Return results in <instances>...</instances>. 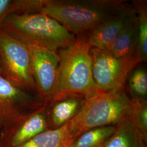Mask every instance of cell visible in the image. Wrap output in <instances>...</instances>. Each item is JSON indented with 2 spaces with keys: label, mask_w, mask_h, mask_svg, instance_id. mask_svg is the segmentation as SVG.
Wrapping results in <instances>:
<instances>
[{
  "label": "cell",
  "mask_w": 147,
  "mask_h": 147,
  "mask_svg": "<svg viewBox=\"0 0 147 147\" xmlns=\"http://www.w3.org/2000/svg\"><path fill=\"white\" fill-rule=\"evenodd\" d=\"M134 12L132 4L123 0H45L40 11L75 35L89 31L112 18Z\"/></svg>",
  "instance_id": "cell-1"
},
{
  "label": "cell",
  "mask_w": 147,
  "mask_h": 147,
  "mask_svg": "<svg viewBox=\"0 0 147 147\" xmlns=\"http://www.w3.org/2000/svg\"><path fill=\"white\" fill-rule=\"evenodd\" d=\"M87 33L76 35L72 44L58 51L60 60L48 104L65 95H82L87 98L95 92L90 52L92 47Z\"/></svg>",
  "instance_id": "cell-2"
},
{
  "label": "cell",
  "mask_w": 147,
  "mask_h": 147,
  "mask_svg": "<svg viewBox=\"0 0 147 147\" xmlns=\"http://www.w3.org/2000/svg\"><path fill=\"white\" fill-rule=\"evenodd\" d=\"M0 30L26 45L43 47L58 53L74 42L76 35L53 18L42 13L11 14Z\"/></svg>",
  "instance_id": "cell-3"
},
{
  "label": "cell",
  "mask_w": 147,
  "mask_h": 147,
  "mask_svg": "<svg viewBox=\"0 0 147 147\" xmlns=\"http://www.w3.org/2000/svg\"><path fill=\"white\" fill-rule=\"evenodd\" d=\"M132 101L124 87L110 92H95L86 98L81 110L69 121L75 140L87 130L116 125L127 118Z\"/></svg>",
  "instance_id": "cell-4"
},
{
  "label": "cell",
  "mask_w": 147,
  "mask_h": 147,
  "mask_svg": "<svg viewBox=\"0 0 147 147\" xmlns=\"http://www.w3.org/2000/svg\"><path fill=\"white\" fill-rule=\"evenodd\" d=\"M90 52L95 92H107L124 87L129 74L139 64L136 56L118 58L94 47Z\"/></svg>",
  "instance_id": "cell-5"
},
{
  "label": "cell",
  "mask_w": 147,
  "mask_h": 147,
  "mask_svg": "<svg viewBox=\"0 0 147 147\" xmlns=\"http://www.w3.org/2000/svg\"><path fill=\"white\" fill-rule=\"evenodd\" d=\"M0 71L13 84L37 94L28 48L1 30Z\"/></svg>",
  "instance_id": "cell-6"
},
{
  "label": "cell",
  "mask_w": 147,
  "mask_h": 147,
  "mask_svg": "<svg viewBox=\"0 0 147 147\" xmlns=\"http://www.w3.org/2000/svg\"><path fill=\"white\" fill-rule=\"evenodd\" d=\"M37 93L20 87L0 71V129L47 105Z\"/></svg>",
  "instance_id": "cell-7"
},
{
  "label": "cell",
  "mask_w": 147,
  "mask_h": 147,
  "mask_svg": "<svg viewBox=\"0 0 147 147\" xmlns=\"http://www.w3.org/2000/svg\"><path fill=\"white\" fill-rule=\"evenodd\" d=\"M32 75L37 94L48 104L56 78L60 57L58 53L43 47L27 45Z\"/></svg>",
  "instance_id": "cell-8"
},
{
  "label": "cell",
  "mask_w": 147,
  "mask_h": 147,
  "mask_svg": "<svg viewBox=\"0 0 147 147\" xmlns=\"http://www.w3.org/2000/svg\"><path fill=\"white\" fill-rule=\"evenodd\" d=\"M47 105L1 129L0 147H17L47 130Z\"/></svg>",
  "instance_id": "cell-9"
},
{
  "label": "cell",
  "mask_w": 147,
  "mask_h": 147,
  "mask_svg": "<svg viewBox=\"0 0 147 147\" xmlns=\"http://www.w3.org/2000/svg\"><path fill=\"white\" fill-rule=\"evenodd\" d=\"M86 98L82 95H63L47 104V130L58 129L71 119L80 112Z\"/></svg>",
  "instance_id": "cell-10"
},
{
  "label": "cell",
  "mask_w": 147,
  "mask_h": 147,
  "mask_svg": "<svg viewBox=\"0 0 147 147\" xmlns=\"http://www.w3.org/2000/svg\"><path fill=\"white\" fill-rule=\"evenodd\" d=\"M135 14L136 11L112 18L88 32V41L90 47L104 50L108 49Z\"/></svg>",
  "instance_id": "cell-11"
},
{
  "label": "cell",
  "mask_w": 147,
  "mask_h": 147,
  "mask_svg": "<svg viewBox=\"0 0 147 147\" xmlns=\"http://www.w3.org/2000/svg\"><path fill=\"white\" fill-rule=\"evenodd\" d=\"M138 37V22L136 14L120 32L110 47L106 50L118 58L136 56Z\"/></svg>",
  "instance_id": "cell-12"
},
{
  "label": "cell",
  "mask_w": 147,
  "mask_h": 147,
  "mask_svg": "<svg viewBox=\"0 0 147 147\" xmlns=\"http://www.w3.org/2000/svg\"><path fill=\"white\" fill-rule=\"evenodd\" d=\"M147 143L127 117L116 125L113 134L100 147H147Z\"/></svg>",
  "instance_id": "cell-13"
},
{
  "label": "cell",
  "mask_w": 147,
  "mask_h": 147,
  "mask_svg": "<svg viewBox=\"0 0 147 147\" xmlns=\"http://www.w3.org/2000/svg\"><path fill=\"white\" fill-rule=\"evenodd\" d=\"M75 140L69 121L55 130H47L17 147H70Z\"/></svg>",
  "instance_id": "cell-14"
},
{
  "label": "cell",
  "mask_w": 147,
  "mask_h": 147,
  "mask_svg": "<svg viewBox=\"0 0 147 147\" xmlns=\"http://www.w3.org/2000/svg\"><path fill=\"white\" fill-rule=\"evenodd\" d=\"M132 4L136 12L138 22V37L136 57L140 63L147 60V1H132Z\"/></svg>",
  "instance_id": "cell-15"
},
{
  "label": "cell",
  "mask_w": 147,
  "mask_h": 147,
  "mask_svg": "<svg viewBox=\"0 0 147 147\" xmlns=\"http://www.w3.org/2000/svg\"><path fill=\"white\" fill-rule=\"evenodd\" d=\"M116 129V125L90 129L78 137L70 147H100L113 134Z\"/></svg>",
  "instance_id": "cell-16"
},
{
  "label": "cell",
  "mask_w": 147,
  "mask_h": 147,
  "mask_svg": "<svg viewBox=\"0 0 147 147\" xmlns=\"http://www.w3.org/2000/svg\"><path fill=\"white\" fill-rule=\"evenodd\" d=\"M128 87L134 102H147V72L144 67L136 66L129 74Z\"/></svg>",
  "instance_id": "cell-17"
},
{
  "label": "cell",
  "mask_w": 147,
  "mask_h": 147,
  "mask_svg": "<svg viewBox=\"0 0 147 147\" xmlns=\"http://www.w3.org/2000/svg\"><path fill=\"white\" fill-rule=\"evenodd\" d=\"M42 6L41 0H0V26L11 14L36 13Z\"/></svg>",
  "instance_id": "cell-18"
},
{
  "label": "cell",
  "mask_w": 147,
  "mask_h": 147,
  "mask_svg": "<svg viewBox=\"0 0 147 147\" xmlns=\"http://www.w3.org/2000/svg\"><path fill=\"white\" fill-rule=\"evenodd\" d=\"M132 102L128 118L147 142V102Z\"/></svg>",
  "instance_id": "cell-19"
}]
</instances>
